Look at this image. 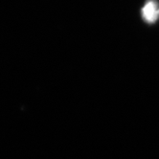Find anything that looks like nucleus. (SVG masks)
Returning <instances> with one entry per match:
<instances>
[{
    "label": "nucleus",
    "mask_w": 159,
    "mask_h": 159,
    "mask_svg": "<svg viewBox=\"0 0 159 159\" xmlns=\"http://www.w3.org/2000/svg\"><path fill=\"white\" fill-rule=\"evenodd\" d=\"M142 16L148 23H153L159 17V6L155 0H149L142 9Z\"/></svg>",
    "instance_id": "1"
}]
</instances>
